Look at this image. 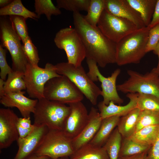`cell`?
<instances>
[{"instance_id": "obj_1", "label": "cell", "mask_w": 159, "mask_h": 159, "mask_svg": "<svg viewBox=\"0 0 159 159\" xmlns=\"http://www.w3.org/2000/svg\"><path fill=\"white\" fill-rule=\"evenodd\" d=\"M73 17L74 28L85 48L86 58L93 60L102 68L116 63V43L106 37L97 26L88 23L80 12H73Z\"/></svg>"}, {"instance_id": "obj_2", "label": "cell", "mask_w": 159, "mask_h": 159, "mask_svg": "<svg viewBox=\"0 0 159 159\" xmlns=\"http://www.w3.org/2000/svg\"><path fill=\"white\" fill-rule=\"evenodd\" d=\"M147 26L139 29L116 43V63L120 66L138 64L145 54L149 31Z\"/></svg>"}, {"instance_id": "obj_3", "label": "cell", "mask_w": 159, "mask_h": 159, "mask_svg": "<svg viewBox=\"0 0 159 159\" xmlns=\"http://www.w3.org/2000/svg\"><path fill=\"white\" fill-rule=\"evenodd\" d=\"M70 107L64 104L43 97L38 100L34 111L33 124L49 129L63 130Z\"/></svg>"}, {"instance_id": "obj_4", "label": "cell", "mask_w": 159, "mask_h": 159, "mask_svg": "<svg viewBox=\"0 0 159 159\" xmlns=\"http://www.w3.org/2000/svg\"><path fill=\"white\" fill-rule=\"evenodd\" d=\"M55 66L57 74L68 77L92 105L97 104L102 90L89 77L82 65L76 66L67 62L59 63Z\"/></svg>"}, {"instance_id": "obj_5", "label": "cell", "mask_w": 159, "mask_h": 159, "mask_svg": "<svg viewBox=\"0 0 159 159\" xmlns=\"http://www.w3.org/2000/svg\"><path fill=\"white\" fill-rule=\"evenodd\" d=\"M0 38L2 47L9 52L13 71L24 73L29 63L25 55L20 38L10 21L4 17L0 19Z\"/></svg>"}, {"instance_id": "obj_6", "label": "cell", "mask_w": 159, "mask_h": 159, "mask_svg": "<svg viewBox=\"0 0 159 159\" xmlns=\"http://www.w3.org/2000/svg\"><path fill=\"white\" fill-rule=\"evenodd\" d=\"M83 95L72 82L63 75L52 78L48 81L44 91L45 98L64 104L81 101Z\"/></svg>"}, {"instance_id": "obj_7", "label": "cell", "mask_w": 159, "mask_h": 159, "mask_svg": "<svg viewBox=\"0 0 159 159\" xmlns=\"http://www.w3.org/2000/svg\"><path fill=\"white\" fill-rule=\"evenodd\" d=\"M74 152L72 139L63 130L48 129L34 154L47 156L51 159H58L69 157Z\"/></svg>"}, {"instance_id": "obj_8", "label": "cell", "mask_w": 159, "mask_h": 159, "mask_svg": "<svg viewBox=\"0 0 159 159\" xmlns=\"http://www.w3.org/2000/svg\"><path fill=\"white\" fill-rule=\"evenodd\" d=\"M60 75L57 72L55 65L49 63H47L44 68L29 63L24 76L29 97L37 100L44 97V91L46 83L51 79Z\"/></svg>"}, {"instance_id": "obj_9", "label": "cell", "mask_w": 159, "mask_h": 159, "mask_svg": "<svg viewBox=\"0 0 159 159\" xmlns=\"http://www.w3.org/2000/svg\"><path fill=\"white\" fill-rule=\"evenodd\" d=\"M54 42L57 48L65 51L69 63L76 66L82 65L86 57V51L75 28L67 27L61 29L56 34Z\"/></svg>"}, {"instance_id": "obj_10", "label": "cell", "mask_w": 159, "mask_h": 159, "mask_svg": "<svg viewBox=\"0 0 159 159\" xmlns=\"http://www.w3.org/2000/svg\"><path fill=\"white\" fill-rule=\"evenodd\" d=\"M128 79L117 86V91L124 93L151 95L159 97V75L152 69L143 74L128 70Z\"/></svg>"}, {"instance_id": "obj_11", "label": "cell", "mask_w": 159, "mask_h": 159, "mask_svg": "<svg viewBox=\"0 0 159 159\" xmlns=\"http://www.w3.org/2000/svg\"><path fill=\"white\" fill-rule=\"evenodd\" d=\"M97 26L106 37L116 43L139 29L131 21L115 16L105 9L102 13Z\"/></svg>"}, {"instance_id": "obj_12", "label": "cell", "mask_w": 159, "mask_h": 159, "mask_svg": "<svg viewBox=\"0 0 159 159\" xmlns=\"http://www.w3.org/2000/svg\"><path fill=\"white\" fill-rule=\"evenodd\" d=\"M87 62L89 69L87 74L89 77L93 82L98 80L101 83V95L103 97V103L106 105L111 101L120 105L122 103L123 100L118 94L116 85L117 79L120 73V69H116L111 76L105 77L100 72L95 61L87 59Z\"/></svg>"}, {"instance_id": "obj_13", "label": "cell", "mask_w": 159, "mask_h": 159, "mask_svg": "<svg viewBox=\"0 0 159 159\" xmlns=\"http://www.w3.org/2000/svg\"><path fill=\"white\" fill-rule=\"evenodd\" d=\"M19 117L9 108L0 109V149L6 148L18 139L17 124Z\"/></svg>"}, {"instance_id": "obj_14", "label": "cell", "mask_w": 159, "mask_h": 159, "mask_svg": "<svg viewBox=\"0 0 159 159\" xmlns=\"http://www.w3.org/2000/svg\"><path fill=\"white\" fill-rule=\"evenodd\" d=\"M70 113L66 120L63 130L66 135L72 139L82 130L88 121L89 114L81 101L69 104Z\"/></svg>"}, {"instance_id": "obj_15", "label": "cell", "mask_w": 159, "mask_h": 159, "mask_svg": "<svg viewBox=\"0 0 159 159\" xmlns=\"http://www.w3.org/2000/svg\"><path fill=\"white\" fill-rule=\"evenodd\" d=\"M48 129L44 126L35 125L29 135L24 138H19L16 141L18 150L13 159H26L34 154Z\"/></svg>"}, {"instance_id": "obj_16", "label": "cell", "mask_w": 159, "mask_h": 159, "mask_svg": "<svg viewBox=\"0 0 159 159\" xmlns=\"http://www.w3.org/2000/svg\"><path fill=\"white\" fill-rule=\"evenodd\" d=\"M105 9L116 16L127 19L138 29L145 27L140 14L129 4L127 0H105Z\"/></svg>"}, {"instance_id": "obj_17", "label": "cell", "mask_w": 159, "mask_h": 159, "mask_svg": "<svg viewBox=\"0 0 159 159\" xmlns=\"http://www.w3.org/2000/svg\"><path fill=\"white\" fill-rule=\"evenodd\" d=\"M102 120L97 110L95 107H91L87 124L81 132L72 139L74 151L91 141L97 132Z\"/></svg>"}, {"instance_id": "obj_18", "label": "cell", "mask_w": 159, "mask_h": 159, "mask_svg": "<svg viewBox=\"0 0 159 159\" xmlns=\"http://www.w3.org/2000/svg\"><path fill=\"white\" fill-rule=\"evenodd\" d=\"M25 93L21 91L6 93L0 98V102L6 107L17 108L23 117H30L31 114L34 111L38 100L28 98L24 95Z\"/></svg>"}, {"instance_id": "obj_19", "label": "cell", "mask_w": 159, "mask_h": 159, "mask_svg": "<svg viewBox=\"0 0 159 159\" xmlns=\"http://www.w3.org/2000/svg\"><path fill=\"white\" fill-rule=\"evenodd\" d=\"M138 94L127 93L126 96L130 100L129 102L124 106L117 105L110 102L108 105L102 101L99 102L97 107L102 119L115 116L122 117L127 114L135 108H137V102Z\"/></svg>"}, {"instance_id": "obj_20", "label": "cell", "mask_w": 159, "mask_h": 159, "mask_svg": "<svg viewBox=\"0 0 159 159\" xmlns=\"http://www.w3.org/2000/svg\"><path fill=\"white\" fill-rule=\"evenodd\" d=\"M120 117L115 116L102 119L97 132L89 143L95 146L102 147L117 126Z\"/></svg>"}, {"instance_id": "obj_21", "label": "cell", "mask_w": 159, "mask_h": 159, "mask_svg": "<svg viewBox=\"0 0 159 159\" xmlns=\"http://www.w3.org/2000/svg\"><path fill=\"white\" fill-rule=\"evenodd\" d=\"M141 110L137 108L120 117L117 128L122 138H128L135 131Z\"/></svg>"}, {"instance_id": "obj_22", "label": "cell", "mask_w": 159, "mask_h": 159, "mask_svg": "<svg viewBox=\"0 0 159 159\" xmlns=\"http://www.w3.org/2000/svg\"><path fill=\"white\" fill-rule=\"evenodd\" d=\"M69 159H110L105 148L90 143L82 146L69 157Z\"/></svg>"}, {"instance_id": "obj_23", "label": "cell", "mask_w": 159, "mask_h": 159, "mask_svg": "<svg viewBox=\"0 0 159 159\" xmlns=\"http://www.w3.org/2000/svg\"><path fill=\"white\" fill-rule=\"evenodd\" d=\"M131 6L140 15L146 26L150 24L157 0H127Z\"/></svg>"}, {"instance_id": "obj_24", "label": "cell", "mask_w": 159, "mask_h": 159, "mask_svg": "<svg viewBox=\"0 0 159 159\" xmlns=\"http://www.w3.org/2000/svg\"><path fill=\"white\" fill-rule=\"evenodd\" d=\"M0 15L18 16L24 17L25 19L30 18L34 20L39 18L35 13L26 8L21 0H14L7 6L1 8Z\"/></svg>"}, {"instance_id": "obj_25", "label": "cell", "mask_w": 159, "mask_h": 159, "mask_svg": "<svg viewBox=\"0 0 159 159\" xmlns=\"http://www.w3.org/2000/svg\"><path fill=\"white\" fill-rule=\"evenodd\" d=\"M159 132V125L148 126L136 132L129 138L141 144L151 147L156 140Z\"/></svg>"}, {"instance_id": "obj_26", "label": "cell", "mask_w": 159, "mask_h": 159, "mask_svg": "<svg viewBox=\"0 0 159 159\" xmlns=\"http://www.w3.org/2000/svg\"><path fill=\"white\" fill-rule=\"evenodd\" d=\"M24 72L14 71L8 75L7 78L4 84L5 94L18 92L26 90V87L24 79Z\"/></svg>"}, {"instance_id": "obj_27", "label": "cell", "mask_w": 159, "mask_h": 159, "mask_svg": "<svg viewBox=\"0 0 159 159\" xmlns=\"http://www.w3.org/2000/svg\"><path fill=\"white\" fill-rule=\"evenodd\" d=\"M150 147L141 144L128 138H122L119 157L129 156L148 151Z\"/></svg>"}, {"instance_id": "obj_28", "label": "cell", "mask_w": 159, "mask_h": 159, "mask_svg": "<svg viewBox=\"0 0 159 159\" xmlns=\"http://www.w3.org/2000/svg\"><path fill=\"white\" fill-rule=\"evenodd\" d=\"M122 139V135L117 127L103 146L110 159H118Z\"/></svg>"}, {"instance_id": "obj_29", "label": "cell", "mask_w": 159, "mask_h": 159, "mask_svg": "<svg viewBox=\"0 0 159 159\" xmlns=\"http://www.w3.org/2000/svg\"><path fill=\"white\" fill-rule=\"evenodd\" d=\"M105 9V0H90L87 13L83 17L90 25L97 26L100 16Z\"/></svg>"}, {"instance_id": "obj_30", "label": "cell", "mask_w": 159, "mask_h": 159, "mask_svg": "<svg viewBox=\"0 0 159 159\" xmlns=\"http://www.w3.org/2000/svg\"><path fill=\"white\" fill-rule=\"evenodd\" d=\"M34 7L35 13L39 17L44 14L49 21L51 20L52 15L57 16L61 14L60 9L55 6L51 0H35Z\"/></svg>"}, {"instance_id": "obj_31", "label": "cell", "mask_w": 159, "mask_h": 159, "mask_svg": "<svg viewBox=\"0 0 159 159\" xmlns=\"http://www.w3.org/2000/svg\"><path fill=\"white\" fill-rule=\"evenodd\" d=\"M137 108L141 111L159 112V97L151 95L138 94Z\"/></svg>"}, {"instance_id": "obj_32", "label": "cell", "mask_w": 159, "mask_h": 159, "mask_svg": "<svg viewBox=\"0 0 159 159\" xmlns=\"http://www.w3.org/2000/svg\"><path fill=\"white\" fill-rule=\"evenodd\" d=\"M90 0H57V7L73 12L87 11Z\"/></svg>"}, {"instance_id": "obj_33", "label": "cell", "mask_w": 159, "mask_h": 159, "mask_svg": "<svg viewBox=\"0 0 159 159\" xmlns=\"http://www.w3.org/2000/svg\"><path fill=\"white\" fill-rule=\"evenodd\" d=\"M153 125H159V112L141 111L135 132L145 127Z\"/></svg>"}, {"instance_id": "obj_34", "label": "cell", "mask_w": 159, "mask_h": 159, "mask_svg": "<svg viewBox=\"0 0 159 159\" xmlns=\"http://www.w3.org/2000/svg\"><path fill=\"white\" fill-rule=\"evenodd\" d=\"M9 19L14 30L23 43L29 36L26 19L22 16L14 15L9 16Z\"/></svg>"}, {"instance_id": "obj_35", "label": "cell", "mask_w": 159, "mask_h": 159, "mask_svg": "<svg viewBox=\"0 0 159 159\" xmlns=\"http://www.w3.org/2000/svg\"><path fill=\"white\" fill-rule=\"evenodd\" d=\"M23 43V48L29 63L38 65L39 58L37 48L32 43L29 36Z\"/></svg>"}, {"instance_id": "obj_36", "label": "cell", "mask_w": 159, "mask_h": 159, "mask_svg": "<svg viewBox=\"0 0 159 159\" xmlns=\"http://www.w3.org/2000/svg\"><path fill=\"white\" fill-rule=\"evenodd\" d=\"M17 127L19 134V138H24L29 135L34 130L35 125L31 123L30 117H19Z\"/></svg>"}, {"instance_id": "obj_37", "label": "cell", "mask_w": 159, "mask_h": 159, "mask_svg": "<svg viewBox=\"0 0 159 159\" xmlns=\"http://www.w3.org/2000/svg\"><path fill=\"white\" fill-rule=\"evenodd\" d=\"M159 42V24L150 29L146 46L147 53L154 51Z\"/></svg>"}, {"instance_id": "obj_38", "label": "cell", "mask_w": 159, "mask_h": 159, "mask_svg": "<svg viewBox=\"0 0 159 159\" xmlns=\"http://www.w3.org/2000/svg\"><path fill=\"white\" fill-rule=\"evenodd\" d=\"M6 50L0 45V78L5 80L7 75L12 72L13 70L7 64L6 59Z\"/></svg>"}, {"instance_id": "obj_39", "label": "cell", "mask_w": 159, "mask_h": 159, "mask_svg": "<svg viewBox=\"0 0 159 159\" xmlns=\"http://www.w3.org/2000/svg\"><path fill=\"white\" fill-rule=\"evenodd\" d=\"M148 159H159V132L155 142L148 151Z\"/></svg>"}, {"instance_id": "obj_40", "label": "cell", "mask_w": 159, "mask_h": 159, "mask_svg": "<svg viewBox=\"0 0 159 159\" xmlns=\"http://www.w3.org/2000/svg\"><path fill=\"white\" fill-rule=\"evenodd\" d=\"M159 24V0H157L154 13L151 22L148 27L150 29Z\"/></svg>"}, {"instance_id": "obj_41", "label": "cell", "mask_w": 159, "mask_h": 159, "mask_svg": "<svg viewBox=\"0 0 159 159\" xmlns=\"http://www.w3.org/2000/svg\"><path fill=\"white\" fill-rule=\"evenodd\" d=\"M148 151L145 152L134 155L127 157H119L118 159H143Z\"/></svg>"}, {"instance_id": "obj_42", "label": "cell", "mask_w": 159, "mask_h": 159, "mask_svg": "<svg viewBox=\"0 0 159 159\" xmlns=\"http://www.w3.org/2000/svg\"><path fill=\"white\" fill-rule=\"evenodd\" d=\"M5 81L4 80L0 79V98L4 95V84Z\"/></svg>"}, {"instance_id": "obj_43", "label": "cell", "mask_w": 159, "mask_h": 159, "mask_svg": "<svg viewBox=\"0 0 159 159\" xmlns=\"http://www.w3.org/2000/svg\"><path fill=\"white\" fill-rule=\"evenodd\" d=\"M26 159H51L48 157L45 156H39L35 154L33 155Z\"/></svg>"}, {"instance_id": "obj_44", "label": "cell", "mask_w": 159, "mask_h": 159, "mask_svg": "<svg viewBox=\"0 0 159 159\" xmlns=\"http://www.w3.org/2000/svg\"><path fill=\"white\" fill-rule=\"evenodd\" d=\"M12 1L11 0H0V6L1 8L4 7L9 4Z\"/></svg>"}, {"instance_id": "obj_45", "label": "cell", "mask_w": 159, "mask_h": 159, "mask_svg": "<svg viewBox=\"0 0 159 159\" xmlns=\"http://www.w3.org/2000/svg\"><path fill=\"white\" fill-rule=\"evenodd\" d=\"M153 53L157 55L158 57V62L157 66H159V42L155 49L153 52Z\"/></svg>"}, {"instance_id": "obj_46", "label": "cell", "mask_w": 159, "mask_h": 159, "mask_svg": "<svg viewBox=\"0 0 159 159\" xmlns=\"http://www.w3.org/2000/svg\"><path fill=\"white\" fill-rule=\"evenodd\" d=\"M152 69L159 75V66H157L156 67Z\"/></svg>"}, {"instance_id": "obj_47", "label": "cell", "mask_w": 159, "mask_h": 159, "mask_svg": "<svg viewBox=\"0 0 159 159\" xmlns=\"http://www.w3.org/2000/svg\"><path fill=\"white\" fill-rule=\"evenodd\" d=\"M147 153L145 155L143 159H148L147 155Z\"/></svg>"}, {"instance_id": "obj_48", "label": "cell", "mask_w": 159, "mask_h": 159, "mask_svg": "<svg viewBox=\"0 0 159 159\" xmlns=\"http://www.w3.org/2000/svg\"><path fill=\"white\" fill-rule=\"evenodd\" d=\"M60 159H69V157H65L61 158Z\"/></svg>"}, {"instance_id": "obj_49", "label": "cell", "mask_w": 159, "mask_h": 159, "mask_svg": "<svg viewBox=\"0 0 159 159\" xmlns=\"http://www.w3.org/2000/svg\"><path fill=\"white\" fill-rule=\"evenodd\" d=\"M60 159V158H59V159Z\"/></svg>"}]
</instances>
